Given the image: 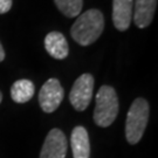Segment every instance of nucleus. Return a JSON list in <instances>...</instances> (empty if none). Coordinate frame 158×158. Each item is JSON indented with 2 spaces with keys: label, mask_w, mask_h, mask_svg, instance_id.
I'll return each instance as SVG.
<instances>
[{
  "label": "nucleus",
  "mask_w": 158,
  "mask_h": 158,
  "mask_svg": "<svg viewBox=\"0 0 158 158\" xmlns=\"http://www.w3.org/2000/svg\"><path fill=\"white\" fill-rule=\"evenodd\" d=\"M104 18L101 11L91 8L81 14L70 28L72 38L81 46H89L101 36Z\"/></svg>",
  "instance_id": "obj_1"
},
{
  "label": "nucleus",
  "mask_w": 158,
  "mask_h": 158,
  "mask_svg": "<svg viewBox=\"0 0 158 158\" xmlns=\"http://www.w3.org/2000/svg\"><path fill=\"white\" fill-rule=\"evenodd\" d=\"M150 107L147 100L136 98L130 106L125 121V138L129 144L135 145L142 139L149 121Z\"/></svg>",
  "instance_id": "obj_2"
},
{
  "label": "nucleus",
  "mask_w": 158,
  "mask_h": 158,
  "mask_svg": "<svg viewBox=\"0 0 158 158\" xmlns=\"http://www.w3.org/2000/svg\"><path fill=\"white\" fill-rule=\"evenodd\" d=\"M118 97L116 90L110 85H102L96 95L94 122L101 128H107L114 123L118 115Z\"/></svg>",
  "instance_id": "obj_3"
},
{
  "label": "nucleus",
  "mask_w": 158,
  "mask_h": 158,
  "mask_svg": "<svg viewBox=\"0 0 158 158\" xmlns=\"http://www.w3.org/2000/svg\"><path fill=\"white\" fill-rule=\"evenodd\" d=\"M95 80L91 74H82L76 79L69 94V101L75 110L83 111L90 104Z\"/></svg>",
  "instance_id": "obj_4"
},
{
  "label": "nucleus",
  "mask_w": 158,
  "mask_h": 158,
  "mask_svg": "<svg viewBox=\"0 0 158 158\" xmlns=\"http://www.w3.org/2000/svg\"><path fill=\"white\" fill-rule=\"evenodd\" d=\"M64 90L57 79L47 80L41 87L39 93V104L47 114L54 113L61 104Z\"/></svg>",
  "instance_id": "obj_5"
},
{
  "label": "nucleus",
  "mask_w": 158,
  "mask_h": 158,
  "mask_svg": "<svg viewBox=\"0 0 158 158\" xmlns=\"http://www.w3.org/2000/svg\"><path fill=\"white\" fill-rule=\"evenodd\" d=\"M67 137L60 129H52L46 136L39 158H64L67 155Z\"/></svg>",
  "instance_id": "obj_6"
},
{
  "label": "nucleus",
  "mask_w": 158,
  "mask_h": 158,
  "mask_svg": "<svg viewBox=\"0 0 158 158\" xmlns=\"http://www.w3.org/2000/svg\"><path fill=\"white\" fill-rule=\"evenodd\" d=\"M134 13V0H113V23L116 28L124 32L130 27Z\"/></svg>",
  "instance_id": "obj_7"
},
{
  "label": "nucleus",
  "mask_w": 158,
  "mask_h": 158,
  "mask_svg": "<svg viewBox=\"0 0 158 158\" xmlns=\"http://www.w3.org/2000/svg\"><path fill=\"white\" fill-rule=\"evenodd\" d=\"M70 147L74 158H89L90 143L88 131L85 127H75L70 136Z\"/></svg>",
  "instance_id": "obj_8"
},
{
  "label": "nucleus",
  "mask_w": 158,
  "mask_h": 158,
  "mask_svg": "<svg viewBox=\"0 0 158 158\" xmlns=\"http://www.w3.org/2000/svg\"><path fill=\"white\" fill-rule=\"evenodd\" d=\"M157 7V0H135V12L132 18L138 28L148 27L153 19Z\"/></svg>",
  "instance_id": "obj_9"
},
{
  "label": "nucleus",
  "mask_w": 158,
  "mask_h": 158,
  "mask_svg": "<svg viewBox=\"0 0 158 158\" xmlns=\"http://www.w3.org/2000/svg\"><path fill=\"white\" fill-rule=\"evenodd\" d=\"M45 48L52 57L57 59V60L66 59L69 53L67 39L60 32H51L46 35Z\"/></svg>",
  "instance_id": "obj_10"
},
{
  "label": "nucleus",
  "mask_w": 158,
  "mask_h": 158,
  "mask_svg": "<svg viewBox=\"0 0 158 158\" xmlns=\"http://www.w3.org/2000/svg\"><path fill=\"white\" fill-rule=\"evenodd\" d=\"M34 85L29 80H18L11 87V97L15 103H26L34 95Z\"/></svg>",
  "instance_id": "obj_11"
},
{
  "label": "nucleus",
  "mask_w": 158,
  "mask_h": 158,
  "mask_svg": "<svg viewBox=\"0 0 158 158\" xmlns=\"http://www.w3.org/2000/svg\"><path fill=\"white\" fill-rule=\"evenodd\" d=\"M59 11L68 18H75L80 14L83 0H54Z\"/></svg>",
  "instance_id": "obj_12"
},
{
  "label": "nucleus",
  "mask_w": 158,
  "mask_h": 158,
  "mask_svg": "<svg viewBox=\"0 0 158 158\" xmlns=\"http://www.w3.org/2000/svg\"><path fill=\"white\" fill-rule=\"evenodd\" d=\"M12 0H0V14H4L11 10Z\"/></svg>",
  "instance_id": "obj_13"
},
{
  "label": "nucleus",
  "mask_w": 158,
  "mask_h": 158,
  "mask_svg": "<svg viewBox=\"0 0 158 158\" xmlns=\"http://www.w3.org/2000/svg\"><path fill=\"white\" fill-rule=\"evenodd\" d=\"M4 59H5V51H4V47L0 42V62L4 61Z\"/></svg>",
  "instance_id": "obj_14"
},
{
  "label": "nucleus",
  "mask_w": 158,
  "mask_h": 158,
  "mask_svg": "<svg viewBox=\"0 0 158 158\" xmlns=\"http://www.w3.org/2000/svg\"><path fill=\"white\" fill-rule=\"evenodd\" d=\"M2 101V94H1V91H0V103Z\"/></svg>",
  "instance_id": "obj_15"
}]
</instances>
